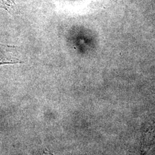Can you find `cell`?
<instances>
[{
    "mask_svg": "<svg viewBox=\"0 0 155 155\" xmlns=\"http://www.w3.org/2000/svg\"><path fill=\"white\" fill-rule=\"evenodd\" d=\"M21 63L17 58L16 50L13 46L0 44V66Z\"/></svg>",
    "mask_w": 155,
    "mask_h": 155,
    "instance_id": "6da1fadb",
    "label": "cell"
},
{
    "mask_svg": "<svg viewBox=\"0 0 155 155\" xmlns=\"http://www.w3.org/2000/svg\"><path fill=\"white\" fill-rule=\"evenodd\" d=\"M43 155H53L52 153H51L50 152L48 151L47 150H45L44 151V153H43Z\"/></svg>",
    "mask_w": 155,
    "mask_h": 155,
    "instance_id": "7a4b0ae2",
    "label": "cell"
}]
</instances>
